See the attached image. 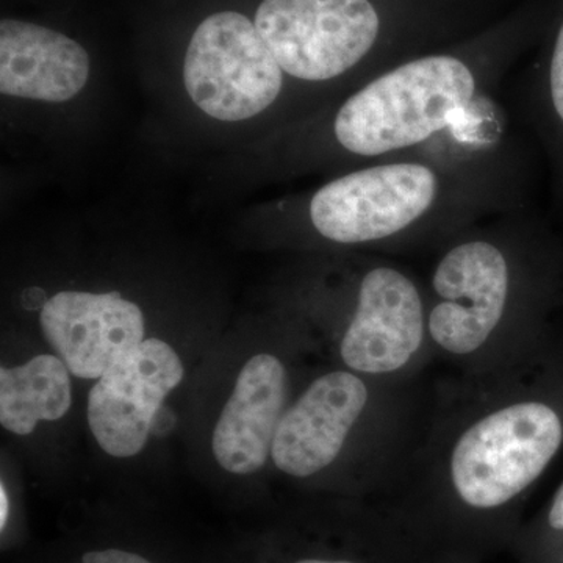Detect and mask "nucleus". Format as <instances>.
Listing matches in <instances>:
<instances>
[{
    "label": "nucleus",
    "instance_id": "10",
    "mask_svg": "<svg viewBox=\"0 0 563 563\" xmlns=\"http://www.w3.org/2000/svg\"><path fill=\"white\" fill-rule=\"evenodd\" d=\"M288 401V374L273 354L246 362L213 432V455L232 474L262 470Z\"/></svg>",
    "mask_w": 563,
    "mask_h": 563
},
{
    "label": "nucleus",
    "instance_id": "1",
    "mask_svg": "<svg viewBox=\"0 0 563 563\" xmlns=\"http://www.w3.org/2000/svg\"><path fill=\"white\" fill-rule=\"evenodd\" d=\"M536 357L477 376L432 402L383 506L429 561L483 563L510 550L521 510L563 448V393Z\"/></svg>",
    "mask_w": 563,
    "mask_h": 563
},
{
    "label": "nucleus",
    "instance_id": "15",
    "mask_svg": "<svg viewBox=\"0 0 563 563\" xmlns=\"http://www.w3.org/2000/svg\"><path fill=\"white\" fill-rule=\"evenodd\" d=\"M10 503L7 496L5 487L0 488V528L5 529L7 520H9Z\"/></svg>",
    "mask_w": 563,
    "mask_h": 563
},
{
    "label": "nucleus",
    "instance_id": "7",
    "mask_svg": "<svg viewBox=\"0 0 563 563\" xmlns=\"http://www.w3.org/2000/svg\"><path fill=\"white\" fill-rule=\"evenodd\" d=\"M336 369L310 383L287 407L272 448L274 465L296 479L317 476L339 461L352 433L376 415L413 398L410 380H383Z\"/></svg>",
    "mask_w": 563,
    "mask_h": 563
},
{
    "label": "nucleus",
    "instance_id": "2",
    "mask_svg": "<svg viewBox=\"0 0 563 563\" xmlns=\"http://www.w3.org/2000/svg\"><path fill=\"white\" fill-rule=\"evenodd\" d=\"M555 5L526 0L472 38L379 70L292 132L288 162L350 172L506 120L504 85L542 40Z\"/></svg>",
    "mask_w": 563,
    "mask_h": 563
},
{
    "label": "nucleus",
    "instance_id": "11",
    "mask_svg": "<svg viewBox=\"0 0 563 563\" xmlns=\"http://www.w3.org/2000/svg\"><path fill=\"white\" fill-rule=\"evenodd\" d=\"M91 58L65 33L21 20L0 22V92L46 103L68 102L87 87Z\"/></svg>",
    "mask_w": 563,
    "mask_h": 563
},
{
    "label": "nucleus",
    "instance_id": "14",
    "mask_svg": "<svg viewBox=\"0 0 563 563\" xmlns=\"http://www.w3.org/2000/svg\"><path fill=\"white\" fill-rule=\"evenodd\" d=\"M81 563H152L150 559L143 555L132 553V551L117 550V548H107V550L88 551L81 558Z\"/></svg>",
    "mask_w": 563,
    "mask_h": 563
},
{
    "label": "nucleus",
    "instance_id": "9",
    "mask_svg": "<svg viewBox=\"0 0 563 563\" xmlns=\"http://www.w3.org/2000/svg\"><path fill=\"white\" fill-rule=\"evenodd\" d=\"M41 331L70 374L99 379L144 342V317L120 292L60 291L44 303Z\"/></svg>",
    "mask_w": 563,
    "mask_h": 563
},
{
    "label": "nucleus",
    "instance_id": "5",
    "mask_svg": "<svg viewBox=\"0 0 563 563\" xmlns=\"http://www.w3.org/2000/svg\"><path fill=\"white\" fill-rule=\"evenodd\" d=\"M181 79L191 102L211 120L251 121L292 95L255 21L240 11H217L192 32Z\"/></svg>",
    "mask_w": 563,
    "mask_h": 563
},
{
    "label": "nucleus",
    "instance_id": "8",
    "mask_svg": "<svg viewBox=\"0 0 563 563\" xmlns=\"http://www.w3.org/2000/svg\"><path fill=\"white\" fill-rule=\"evenodd\" d=\"M181 379L179 355L162 340H144L122 355L88 398V424L99 446L120 459L143 451L163 401Z\"/></svg>",
    "mask_w": 563,
    "mask_h": 563
},
{
    "label": "nucleus",
    "instance_id": "13",
    "mask_svg": "<svg viewBox=\"0 0 563 563\" xmlns=\"http://www.w3.org/2000/svg\"><path fill=\"white\" fill-rule=\"evenodd\" d=\"M69 369L60 357L43 354L16 368L0 369V422L16 435H29L40 421L69 412Z\"/></svg>",
    "mask_w": 563,
    "mask_h": 563
},
{
    "label": "nucleus",
    "instance_id": "4",
    "mask_svg": "<svg viewBox=\"0 0 563 563\" xmlns=\"http://www.w3.org/2000/svg\"><path fill=\"white\" fill-rule=\"evenodd\" d=\"M324 21L318 96L333 101L396 63L487 31L526 0H307Z\"/></svg>",
    "mask_w": 563,
    "mask_h": 563
},
{
    "label": "nucleus",
    "instance_id": "12",
    "mask_svg": "<svg viewBox=\"0 0 563 563\" xmlns=\"http://www.w3.org/2000/svg\"><path fill=\"white\" fill-rule=\"evenodd\" d=\"M533 51L514 85L512 114L542 155L551 199L563 214V0Z\"/></svg>",
    "mask_w": 563,
    "mask_h": 563
},
{
    "label": "nucleus",
    "instance_id": "6",
    "mask_svg": "<svg viewBox=\"0 0 563 563\" xmlns=\"http://www.w3.org/2000/svg\"><path fill=\"white\" fill-rule=\"evenodd\" d=\"M351 301L340 339L344 366L374 379H413L431 351L421 282L396 262L372 258L354 274Z\"/></svg>",
    "mask_w": 563,
    "mask_h": 563
},
{
    "label": "nucleus",
    "instance_id": "3",
    "mask_svg": "<svg viewBox=\"0 0 563 563\" xmlns=\"http://www.w3.org/2000/svg\"><path fill=\"white\" fill-rule=\"evenodd\" d=\"M433 257L422 284L432 354L477 376L547 346L563 302V243L533 206L463 229Z\"/></svg>",
    "mask_w": 563,
    "mask_h": 563
},
{
    "label": "nucleus",
    "instance_id": "16",
    "mask_svg": "<svg viewBox=\"0 0 563 563\" xmlns=\"http://www.w3.org/2000/svg\"><path fill=\"white\" fill-rule=\"evenodd\" d=\"M433 563H461V562L439 561V562H433Z\"/></svg>",
    "mask_w": 563,
    "mask_h": 563
}]
</instances>
